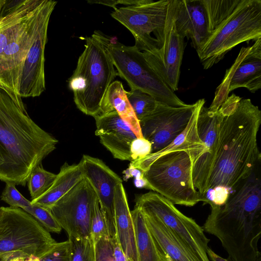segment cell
Listing matches in <instances>:
<instances>
[{"instance_id":"10","label":"cell","mask_w":261,"mask_h":261,"mask_svg":"<svg viewBox=\"0 0 261 261\" xmlns=\"http://www.w3.org/2000/svg\"><path fill=\"white\" fill-rule=\"evenodd\" d=\"M169 2L138 0L135 5L116 7L111 15L130 32L140 51L151 53L163 44Z\"/></svg>"},{"instance_id":"5","label":"cell","mask_w":261,"mask_h":261,"mask_svg":"<svg viewBox=\"0 0 261 261\" xmlns=\"http://www.w3.org/2000/svg\"><path fill=\"white\" fill-rule=\"evenodd\" d=\"M201 152L178 149L164 153L143 171L152 190L174 204L193 206L207 199L196 191L192 179V165Z\"/></svg>"},{"instance_id":"33","label":"cell","mask_w":261,"mask_h":261,"mask_svg":"<svg viewBox=\"0 0 261 261\" xmlns=\"http://www.w3.org/2000/svg\"><path fill=\"white\" fill-rule=\"evenodd\" d=\"M24 261H70L69 242H56L39 256H31Z\"/></svg>"},{"instance_id":"9","label":"cell","mask_w":261,"mask_h":261,"mask_svg":"<svg viewBox=\"0 0 261 261\" xmlns=\"http://www.w3.org/2000/svg\"><path fill=\"white\" fill-rule=\"evenodd\" d=\"M56 241L34 217L21 208L3 207L0 218V255L39 256Z\"/></svg>"},{"instance_id":"37","label":"cell","mask_w":261,"mask_h":261,"mask_svg":"<svg viewBox=\"0 0 261 261\" xmlns=\"http://www.w3.org/2000/svg\"><path fill=\"white\" fill-rule=\"evenodd\" d=\"M114 251V257L115 261H130L123 251L117 237L111 239Z\"/></svg>"},{"instance_id":"34","label":"cell","mask_w":261,"mask_h":261,"mask_svg":"<svg viewBox=\"0 0 261 261\" xmlns=\"http://www.w3.org/2000/svg\"><path fill=\"white\" fill-rule=\"evenodd\" d=\"M1 199L12 207L23 209L32 204L31 201L26 199L15 188V185L6 183Z\"/></svg>"},{"instance_id":"17","label":"cell","mask_w":261,"mask_h":261,"mask_svg":"<svg viewBox=\"0 0 261 261\" xmlns=\"http://www.w3.org/2000/svg\"><path fill=\"white\" fill-rule=\"evenodd\" d=\"M84 177L93 188L107 222L111 239L116 236L114 193L121 178L101 160L84 154L79 163Z\"/></svg>"},{"instance_id":"25","label":"cell","mask_w":261,"mask_h":261,"mask_svg":"<svg viewBox=\"0 0 261 261\" xmlns=\"http://www.w3.org/2000/svg\"><path fill=\"white\" fill-rule=\"evenodd\" d=\"M130 212L139 261H168L159 249L147 227L142 212L136 206Z\"/></svg>"},{"instance_id":"1","label":"cell","mask_w":261,"mask_h":261,"mask_svg":"<svg viewBox=\"0 0 261 261\" xmlns=\"http://www.w3.org/2000/svg\"><path fill=\"white\" fill-rule=\"evenodd\" d=\"M261 111L250 99H243L220 123L207 192L223 187L230 192L260 163L257 136Z\"/></svg>"},{"instance_id":"30","label":"cell","mask_w":261,"mask_h":261,"mask_svg":"<svg viewBox=\"0 0 261 261\" xmlns=\"http://www.w3.org/2000/svg\"><path fill=\"white\" fill-rule=\"evenodd\" d=\"M70 261H95L94 244L91 238L68 237Z\"/></svg>"},{"instance_id":"23","label":"cell","mask_w":261,"mask_h":261,"mask_svg":"<svg viewBox=\"0 0 261 261\" xmlns=\"http://www.w3.org/2000/svg\"><path fill=\"white\" fill-rule=\"evenodd\" d=\"M114 111L129 125L137 138L142 137L139 121L127 99L126 91L119 81L112 82L108 87L102 100L98 115Z\"/></svg>"},{"instance_id":"29","label":"cell","mask_w":261,"mask_h":261,"mask_svg":"<svg viewBox=\"0 0 261 261\" xmlns=\"http://www.w3.org/2000/svg\"><path fill=\"white\" fill-rule=\"evenodd\" d=\"M126 96L139 121L151 114L158 103L152 96L138 89L126 91Z\"/></svg>"},{"instance_id":"28","label":"cell","mask_w":261,"mask_h":261,"mask_svg":"<svg viewBox=\"0 0 261 261\" xmlns=\"http://www.w3.org/2000/svg\"><path fill=\"white\" fill-rule=\"evenodd\" d=\"M56 175L45 170L41 164L33 170L27 181L32 200L40 197L47 191L53 184Z\"/></svg>"},{"instance_id":"15","label":"cell","mask_w":261,"mask_h":261,"mask_svg":"<svg viewBox=\"0 0 261 261\" xmlns=\"http://www.w3.org/2000/svg\"><path fill=\"white\" fill-rule=\"evenodd\" d=\"M175 0H170L162 47L151 53L142 52L147 62L173 91L178 89L184 38L177 32L174 21Z\"/></svg>"},{"instance_id":"36","label":"cell","mask_w":261,"mask_h":261,"mask_svg":"<svg viewBox=\"0 0 261 261\" xmlns=\"http://www.w3.org/2000/svg\"><path fill=\"white\" fill-rule=\"evenodd\" d=\"M130 151L132 161L139 160L151 153V144L143 137L136 138L131 143Z\"/></svg>"},{"instance_id":"42","label":"cell","mask_w":261,"mask_h":261,"mask_svg":"<svg viewBox=\"0 0 261 261\" xmlns=\"http://www.w3.org/2000/svg\"><path fill=\"white\" fill-rule=\"evenodd\" d=\"M15 257L12 254H4L0 255V261H8L10 259Z\"/></svg>"},{"instance_id":"16","label":"cell","mask_w":261,"mask_h":261,"mask_svg":"<svg viewBox=\"0 0 261 261\" xmlns=\"http://www.w3.org/2000/svg\"><path fill=\"white\" fill-rule=\"evenodd\" d=\"M56 5L51 6L42 17L25 57L19 85L21 98L39 96L45 90L44 50L49 18Z\"/></svg>"},{"instance_id":"44","label":"cell","mask_w":261,"mask_h":261,"mask_svg":"<svg viewBox=\"0 0 261 261\" xmlns=\"http://www.w3.org/2000/svg\"><path fill=\"white\" fill-rule=\"evenodd\" d=\"M5 3V0H0V15L3 10V6Z\"/></svg>"},{"instance_id":"18","label":"cell","mask_w":261,"mask_h":261,"mask_svg":"<svg viewBox=\"0 0 261 261\" xmlns=\"http://www.w3.org/2000/svg\"><path fill=\"white\" fill-rule=\"evenodd\" d=\"M229 69L227 77L221 90L225 88L224 96L239 88H246L252 93L261 88V38L254 41L251 46L242 47L234 63Z\"/></svg>"},{"instance_id":"31","label":"cell","mask_w":261,"mask_h":261,"mask_svg":"<svg viewBox=\"0 0 261 261\" xmlns=\"http://www.w3.org/2000/svg\"><path fill=\"white\" fill-rule=\"evenodd\" d=\"M90 236L94 243L101 239L110 238L106 218L97 196L92 206Z\"/></svg>"},{"instance_id":"6","label":"cell","mask_w":261,"mask_h":261,"mask_svg":"<svg viewBox=\"0 0 261 261\" xmlns=\"http://www.w3.org/2000/svg\"><path fill=\"white\" fill-rule=\"evenodd\" d=\"M93 35L106 46L118 75L126 81L131 89L140 90L158 102L169 106L187 105L163 81L135 45H125L99 31Z\"/></svg>"},{"instance_id":"39","label":"cell","mask_w":261,"mask_h":261,"mask_svg":"<svg viewBox=\"0 0 261 261\" xmlns=\"http://www.w3.org/2000/svg\"><path fill=\"white\" fill-rule=\"evenodd\" d=\"M207 254L209 259L211 261H229L227 258H224L216 254L210 248H208ZM255 261H260V255H259Z\"/></svg>"},{"instance_id":"21","label":"cell","mask_w":261,"mask_h":261,"mask_svg":"<svg viewBox=\"0 0 261 261\" xmlns=\"http://www.w3.org/2000/svg\"><path fill=\"white\" fill-rule=\"evenodd\" d=\"M114 205L116 237L120 245L130 261H139L131 211L122 183L115 187Z\"/></svg>"},{"instance_id":"8","label":"cell","mask_w":261,"mask_h":261,"mask_svg":"<svg viewBox=\"0 0 261 261\" xmlns=\"http://www.w3.org/2000/svg\"><path fill=\"white\" fill-rule=\"evenodd\" d=\"M57 3L50 0H34L0 60V88L9 95L24 113L27 112L19 93L24 60L42 17L51 6Z\"/></svg>"},{"instance_id":"32","label":"cell","mask_w":261,"mask_h":261,"mask_svg":"<svg viewBox=\"0 0 261 261\" xmlns=\"http://www.w3.org/2000/svg\"><path fill=\"white\" fill-rule=\"evenodd\" d=\"M23 210L34 217L48 232L60 233L62 229L48 208L32 204Z\"/></svg>"},{"instance_id":"40","label":"cell","mask_w":261,"mask_h":261,"mask_svg":"<svg viewBox=\"0 0 261 261\" xmlns=\"http://www.w3.org/2000/svg\"><path fill=\"white\" fill-rule=\"evenodd\" d=\"M88 3L90 4H102L107 6L111 7L114 9L117 7L116 6L119 5V0L88 1Z\"/></svg>"},{"instance_id":"27","label":"cell","mask_w":261,"mask_h":261,"mask_svg":"<svg viewBox=\"0 0 261 261\" xmlns=\"http://www.w3.org/2000/svg\"><path fill=\"white\" fill-rule=\"evenodd\" d=\"M34 0H24L15 10L0 18V60L18 25L31 8Z\"/></svg>"},{"instance_id":"7","label":"cell","mask_w":261,"mask_h":261,"mask_svg":"<svg viewBox=\"0 0 261 261\" xmlns=\"http://www.w3.org/2000/svg\"><path fill=\"white\" fill-rule=\"evenodd\" d=\"M261 38V1L244 0L197 52L204 69L218 63L234 46Z\"/></svg>"},{"instance_id":"19","label":"cell","mask_w":261,"mask_h":261,"mask_svg":"<svg viewBox=\"0 0 261 261\" xmlns=\"http://www.w3.org/2000/svg\"><path fill=\"white\" fill-rule=\"evenodd\" d=\"M94 118L96 126L95 134L100 143L114 158L132 161L130 145L137 137L129 125L115 111Z\"/></svg>"},{"instance_id":"43","label":"cell","mask_w":261,"mask_h":261,"mask_svg":"<svg viewBox=\"0 0 261 261\" xmlns=\"http://www.w3.org/2000/svg\"><path fill=\"white\" fill-rule=\"evenodd\" d=\"M25 258L23 257H15L10 259L8 261H24Z\"/></svg>"},{"instance_id":"14","label":"cell","mask_w":261,"mask_h":261,"mask_svg":"<svg viewBox=\"0 0 261 261\" xmlns=\"http://www.w3.org/2000/svg\"><path fill=\"white\" fill-rule=\"evenodd\" d=\"M197 105L172 107L158 102L155 110L139 121L142 137L151 144L150 153L170 145L185 129Z\"/></svg>"},{"instance_id":"11","label":"cell","mask_w":261,"mask_h":261,"mask_svg":"<svg viewBox=\"0 0 261 261\" xmlns=\"http://www.w3.org/2000/svg\"><path fill=\"white\" fill-rule=\"evenodd\" d=\"M135 206L151 215L167 227L195 255L199 261H210L207 251L210 241L203 228L180 212L171 201L153 192L139 195Z\"/></svg>"},{"instance_id":"12","label":"cell","mask_w":261,"mask_h":261,"mask_svg":"<svg viewBox=\"0 0 261 261\" xmlns=\"http://www.w3.org/2000/svg\"><path fill=\"white\" fill-rule=\"evenodd\" d=\"M242 99L234 94L228 96L218 110L201 107L199 112L197 127L199 137L205 149L192 165V179L195 189L205 197L212 170L215 147L220 123L224 117Z\"/></svg>"},{"instance_id":"24","label":"cell","mask_w":261,"mask_h":261,"mask_svg":"<svg viewBox=\"0 0 261 261\" xmlns=\"http://www.w3.org/2000/svg\"><path fill=\"white\" fill-rule=\"evenodd\" d=\"M84 177L79 163L69 165L65 163L47 191L40 197L31 200V203L50 209L59 199Z\"/></svg>"},{"instance_id":"45","label":"cell","mask_w":261,"mask_h":261,"mask_svg":"<svg viewBox=\"0 0 261 261\" xmlns=\"http://www.w3.org/2000/svg\"><path fill=\"white\" fill-rule=\"evenodd\" d=\"M3 211V207H0V218L2 215Z\"/></svg>"},{"instance_id":"22","label":"cell","mask_w":261,"mask_h":261,"mask_svg":"<svg viewBox=\"0 0 261 261\" xmlns=\"http://www.w3.org/2000/svg\"><path fill=\"white\" fill-rule=\"evenodd\" d=\"M143 214L159 249L168 261H199L192 251L158 219Z\"/></svg>"},{"instance_id":"3","label":"cell","mask_w":261,"mask_h":261,"mask_svg":"<svg viewBox=\"0 0 261 261\" xmlns=\"http://www.w3.org/2000/svg\"><path fill=\"white\" fill-rule=\"evenodd\" d=\"M58 140L40 127L0 88V180L24 186Z\"/></svg>"},{"instance_id":"26","label":"cell","mask_w":261,"mask_h":261,"mask_svg":"<svg viewBox=\"0 0 261 261\" xmlns=\"http://www.w3.org/2000/svg\"><path fill=\"white\" fill-rule=\"evenodd\" d=\"M243 1L201 0L207 15L210 37L230 17Z\"/></svg>"},{"instance_id":"38","label":"cell","mask_w":261,"mask_h":261,"mask_svg":"<svg viewBox=\"0 0 261 261\" xmlns=\"http://www.w3.org/2000/svg\"><path fill=\"white\" fill-rule=\"evenodd\" d=\"M123 177L125 180L131 177L139 179L144 177V172L129 164V167L123 172Z\"/></svg>"},{"instance_id":"20","label":"cell","mask_w":261,"mask_h":261,"mask_svg":"<svg viewBox=\"0 0 261 261\" xmlns=\"http://www.w3.org/2000/svg\"><path fill=\"white\" fill-rule=\"evenodd\" d=\"M174 21L178 34L191 39L197 52L210 37L207 15L201 0H175Z\"/></svg>"},{"instance_id":"41","label":"cell","mask_w":261,"mask_h":261,"mask_svg":"<svg viewBox=\"0 0 261 261\" xmlns=\"http://www.w3.org/2000/svg\"><path fill=\"white\" fill-rule=\"evenodd\" d=\"M135 186L137 188H143L150 190V187L145 177L134 179Z\"/></svg>"},{"instance_id":"4","label":"cell","mask_w":261,"mask_h":261,"mask_svg":"<svg viewBox=\"0 0 261 261\" xmlns=\"http://www.w3.org/2000/svg\"><path fill=\"white\" fill-rule=\"evenodd\" d=\"M85 40L68 85L77 108L94 117L98 115L103 97L118 73L104 44L93 35Z\"/></svg>"},{"instance_id":"35","label":"cell","mask_w":261,"mask_h":261,"mask_svg":"<svg viewBox=\"0 0 261 261\" xmlns=\"http://www.w3.org/2000/svg\"><path fill=\"white\" fill-rule=\"evenodd\" d=\"M94 244L95 261H115L111 238L101 239Z\"/></svg>"},{"instance_id":"13","label":"cell","mask_w":261,"mask_h":261,"mask_svg":"<svg viewBox=\"0 0 261 261\" xmlns=\"http://www.w3.org/2000/svg\"><path fill=\"white\" fill-rule=\"evenodd\" d=\"M96 193L84 177L49 209L68 237L91 238L90 221Z\"/></svg>"},{"instance_id":"2","label":"cell","mask_w":261,"mask_h":261,"mask_svg":"<svg viewBox=\"0 0 261 261\" xmlns=\"http://www.w3.org/2000/svg\"><path fill=\"white\" fill-rule=\"evenodd\" d=\"M260 164L230 193L222 205L211 204L204 231L220 241L229 261H255L260 255L258 242L261 234Z\"/></svg>"}]
</instances>
